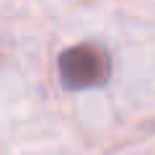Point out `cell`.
Wrapping results in <instances>:
<instances>
[{
	"instance_id": "1",
	"label": "cell",
	"mask_w": 155,
	"mask_h": 155,
	"mask_svg": "<svg viewBox=\"0 0 155 155\" xmlns=\"http://www.w3.org/2000/svg\"><path fill=\"white\" fill-rule=\"evenodd\" d=\"M111 75V57L98 44H75L60 57V78L72 91L104 85Z\"/></svg>"
}]
</instances>
